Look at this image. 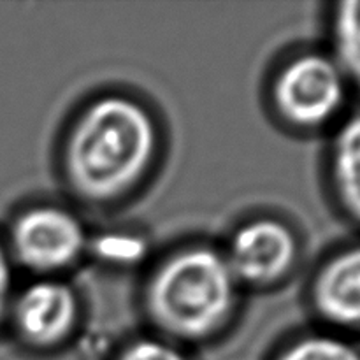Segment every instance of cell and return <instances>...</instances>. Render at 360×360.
I'll return each instance as SVG.
<instances>
[{
	"instance_id": "30bf717a",
	"label": "cell",
	"mask_w": 360,
	"mask_h": 360,
	"mask_svg": "<svg viewBox=\"0 0 360 360\" xmlns=\"http://www.w3.org/2000/svg\"><path fill=\"white\" fill-rule=\"evenodd\" d=\"M273 360H360V345L352 336L316 330L288 341Z\"/></svg>"
},
{
	"instance_id": "8fae6325",
	"label": "cell",
	"mask_w": 360,
	"mask_h": 360,
	"mask_svg": "<svg viewBox=\"0 0 360 360\" xmlns=\"http://www.w3.org/2000/svg\"><path fill=\"white\" fill-rule=\"evenodd\" d=\"M115 360H190L188 355L181 348V345L172 343L165 338L158 336H143L137 340L129 341L118 354Z\"/></svg>"
},
{
	"instance_id": "7a4b0ae2",
	"label": "cell",
	"mask_w": 360,
	"mask_h": 360,
	"mask_svg": "<svg viewBox=\"0 0 360 360\" xmlns=\"http://www.w3.org/2000/svg\"><path fill=\"white\" fill-rule=\"evenodd\" d=\"M241 288L221 250L188 245L162 257L151 269L143 308L158 336L181 347L204 343L231 326Z\"/></svg>"
},
{
	"instance_id": "9c48e42d",
	"label": "cell",
	"mask_w": 360,
	"mask_h": 360,
	"mask_svg": "<svg viewBox=\"0 0 360 360\" xmlns=\"http://www.w3.org/2000/svg\"><path fill=\"white\" fill-rule=\"evenodd\" d=\"M330 55L352 88L360 91V0L334 6L329 20Z\"/></svg>"
},
{
	"instance_id": "52a82bcc",
	"label": "cell",
	"mask_w": 360,
	"mask_h": 360,
	"mask_svg": "<svg viewBox=\"0 0 360 360\" xmlns=\"http://www.w3.org/2000/svg\"><path fill=\"white\" fill-rule=\"evenodd\" d=\"M309 301L329 330L352 338L360 333V241L341 246L320 264Z\"/></svg>"
},
{
	"instance_id": "8992f818",
	"label": "cell",
	"mask_w": 360,
	"mask_h": 360,
	"mask_svg": "<svg viewBox=\"0 0 360 360\" xmlns=\"http://www.w3.org/2000/svg\"><path fill=\"white\" fill-rule=\"evenodd\" d=\"M81 306L62 278H37L14 295L7 323L18 340L35 352H51L76 333Z\"/></svg>"
},
{
	"instance_id": "6da1fadb",
	"label": "cell",
	"mask_w": 360,
	"mask_h": 360,
	"mask_svg": "<svg viewBox=\"0 0 360 360\" xmlns=\"http://www.w3.org/2000/svg\"><path fill=\"white\" fill-rule=\"evenodd\" d=\"M162 136L150 108L125 94H104L76 112L60 150V167L74 195L111 206L132 195L160 155Z\"/></svg>"
},
{
	"instance_id": "5b68a950",
	"label": "cell",
	"mask_w": 360,
	"mask_h": 360,
	"mask_svg": "<svg viewBox=\"0 0 360 360\" xmlns=\"http://www.w3.org/2000/svg\"><path fill=\"white\" fill-rule=\"evenodd\" d=\"M221 252L239 285L252 288H269L287 280L301 255L294 229L269 217L239 225Z\"/></svg>"
},
{
	"instance_id": "3957f363",
	"label": "cell",
	"mask_w": 360,
	"mask_h": 360,
	"mask_svg": "<svg viewBox=\"0 0 360 360\" xmlns=\"http://www.w3.org/2000/svg\"><path fill=\"white\" fill-rule=\"evenodd\" d=\"M350 83L329 51L306 49L288 56L274 72L269 101L285 127L319 132L341 122Z\"/></svg>"
},
{
	"instance_id": "7c38bea8",
	"label": "cell",
	"mask_w": 360,
	"mask_h": 360,
	"mask_svg": "<svg viewBox=\"0 0 360 360\" xmlns=\"http://www.w3.org/2000/svg\"><path fill=\"white\" fill-rule=\"evenodd\" d=\"M16 292V264L6 241L0 239V327L7 323Z\"/></svg>"
},
{
	"instance_id": "277c9868",
	"label": "cell",
	"mask_w": 360,
	"mask_h": 360,
	"mask_svg": "<svg viewBox=\"0 0 360 360\" xmlns=\"http://www.w3.org/2000/svg\"><path fill=\"white\" fill-rule=\"evenodd\" d=\"M6 245L16 266L37 278H58L79 262L88 236L74 211L58 204H37L18 213Z\"/></svg>"
},
{
	"instance_id": "ba28073f",
	"label": "cell",
	"mask_w": 360,
	"mask_h": 360,
	"mask_svg": "<svg viewBox=\"0 0 360 360\" xmlns=\"http://www.w3.org/2000/svg\"><path fill=\"white\" fill-rule=\"evenodd\" d=\"M327 179L341 213L360 227V111L345 116L334 130Z\"/></svg>"
}]
</instances>
